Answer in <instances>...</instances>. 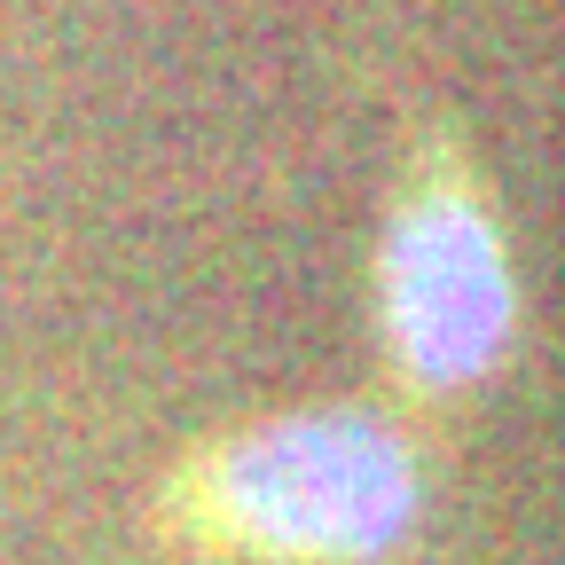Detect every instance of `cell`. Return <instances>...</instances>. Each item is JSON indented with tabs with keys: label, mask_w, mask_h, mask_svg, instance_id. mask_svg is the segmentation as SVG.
<instances>
[{
	"label": "cell",
	"mask_w": 565,
	"mask_h": 565,
	"mask_svg": "<svg viewBox=\"0 0 565 565\" xmlns=\"http://www.w3.org/2000/svg\"><path fill=\"white\" fill-rule=\"evenodd\" d=\"M385 322L424 385H463L503 353L511 275L494 252V228L463 196H424L416 212H401L385 252Z\"/></svg>",
	"instance_id": "2"
},
{
	"label": "cell",
	"mask_w": 565,
	"mask_h": 565,
	"mask_svg": "<svg viewBox=\"0 0 565 565\" xmlns=\"http://www.w3.org/2000/svg\"><path fill=\"white\" fill-rule=\"evenodd\" d=\"M221 519L267 557L362 565L416 519V463L377 416H282L236 440L212 471Z\"/></svg>",
	"instance_id": "1"
}]
</instances>
